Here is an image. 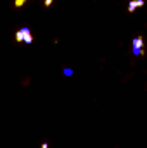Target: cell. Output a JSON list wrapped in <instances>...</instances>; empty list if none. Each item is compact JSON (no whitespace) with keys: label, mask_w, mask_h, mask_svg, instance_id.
Wrapping results in <instances>:
<instances>
[{"label":"cell","mask_w":147,"mask_h":148,"mask_svg":"<svg viewBox=\"0 0 147 148\" xmlns=\"http://www.w3.org/2000/svg\"><path fill=\"white\" fill-rule=\"evenodd\" d=\"M140 50H144V38H142V35L133 38V55H140Z\"/></svg>","instance_id":"1"},{"label":"cell","mask_w":147,"mask_h":148,"mask_svg":"<svg viewBox=\"0 0 147 148\" xmlns=\"http://www.w3.org/2000/svg\"><path fill=\"white\" fill-rule=\"evenodd\" d=\"M146 5V0H130V3H128V12L132 14V12H135L137 9H140V7H144Z\"/></svg>","instance_id":"2"},{"label":"cell","mask_w":147,"mask_h":148,"mask_svg":"<svg viewBox=\"0 0 147 148\" xmlns=\"http://www.w3.org/2000/svg\"><path fill=\"white\" fill-rule=\"evenodd\" d=\"M21 33H23V41L24 43H28V45L33 43V35H31L30 28H21Z\"/></svg>","instance_id":"3"},{"label":"cell","mask_w":147,"mask_h":148,"mask_svg":"<svg viewBox=\"0 0 147 148\" xmlns=\"http://www.w3.org/2000/svg\"><path fill=\"white\" fill-rule=\"evenodd\" d=\"M23 41V33H21V29L16 33V43H21Z\"/></svg>","instance_id":"4"},{"label":"cell","mask_w":147,"mask_h":148,"mask_svg":"<svg viewBox=\"0 0 147 148\" xmlns=\"http://www.w3.org/2000/svg\"><path fill=\"white\" fill-rule=\"evenodd\" d=\"M23 5H24V2H23V0H16V2H14V7H16V9H21Z\"/></svg>","instance_id":"5"},{"label":"cell","mask_w":147,"mask_h":148,"mask_svg":"<svg viewBox=\"0 0 147 148\" xmlns=\"http://www.w3.org/2000/svg\"><path fill=\"white\" fill-rule=\"evenodd\" d=\"M62 73H64V76H68V77H69V76H73V69H69V67H66V69H64Z\"/></svg>","instance_id":"6"},{"label":"cell","mask_w":147,"mask_h":148,"mask_svg":"<svg viewBox=\"0 0 147 148\" xmlns=\"http://www.w3.org/2000/svg\"><path fill=\"white\" fill-rule=\"evenodd\" d=\"M52 3H54V0H43V7H47V9H49Z\"/></svg>","instance_id":"7"},{"label":"cell","mask_w":147,"mask_h":148,"mask_svg":"<svg viewBox=\"0 0 147 148\" xmlns=\"http://www.w3.org/2000/svg\"><path fill=\"white\" fill-rule=\"evenodd\" d=\"M40 148H49V145H47V143H42V147Z\"/></svg>","instance_id":"8"},{"label":"cell","mask_w":147,"mask_h":148,"mask_svg":"<svg viewBox=\"0 0 147 148\" xmlns=\"http://www.w3.org/2000/svg\"><path fill=\"white\" fill-rule=\"evenodd\" d=\"M23 2H24V3H26V2H30V0H23Z\"/></svg>","instance_id":"9"}]
</instances>
